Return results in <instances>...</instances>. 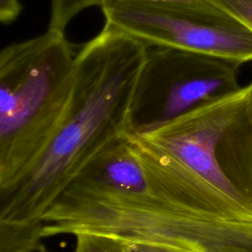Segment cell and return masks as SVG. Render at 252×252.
I'll list each match as a JSON object with an SVG mask.
<instances>
[{
    "label": "cell",
    "mask_w": 252,
    "mask_h": 252,
    "mask_svg": "<svg viewBox=\"0 0 252 252\" xmlns=\"http://www.w3.org/2000/svg\"><path fill=\"white\" fill-rule=\"evenodd\" d=\"M40 221L42 238L96 233L187 252H252V220L132 129L60 193Z\"/></svg>",
    "instance_id": "cell-1"
},
{
    "label": "cell",
    "mask_w": 252,
    "mask_h": 252,
    "mask_svg": "<svg viewBox=\"0 0 252 252\" xmlns=\"http://www.w3.org/2000/svg\"><path fill=\"white\" fill-rule=\"evenodd\" d=\"M148 46L104 24L76 52L67 116L27 173L0 192V221L38 223L60 193L131 129V104Z\"/></svg>",
    "instance_id": "cell-2"
},
{
    "label": "cell",
    "mask_w": 252,
    "mask_h": 252,
    "mask_svg": "<svg viewBox=\"0 0 252 252\" xmlns=\"http://www.w3.org/2000/svg\"><path fill=\"white\" fill-rule=\"evenodd\" d=\"M76 52L50 29L0 51V192L12 188L61 128L68 112Z\"/></svg>",
    "instance_id": "cell-3"
},
{
    "label": "cell",
    "mask_w": 252,
    "mask_h": 252,
    "mask_svg": "<svg viewBox=\"0 0 252 252\" xmlns=\"http://www.w3.org/2000/svg\"><path fill=\"white\" fill-rule=\"evenodd\" d=\"M252 82L139 133L211 184L252 220Z\"/></svg>",
    "instance_id": "cell-4"
},
{
    "label": "cell",
    "mask_w": 252,
    "mask_h": 252,
    "mask_svg": "<svg viewBox=\"0 0 252 252\" xmlns=\"http://www.w3.org/2000/svg\"><path fill=\"white\" fill-rule=\"evenodd\" d=\"M105 24L147 46H169L241 64L252 61V32L204 0H101Z\"/></svg>",
    "instance_id": "cell-5"
},
{
    "label": "cell",
    "mask_w": 252,
    "mask_h": 252,
    "mask_svg": "<svg viewBox=\"0 0 252 252\" xmlns=\"http://www.w3.org/2000/svg\"><path fill=\"white\" fill-rule=\"evenodd\" d=\"M241 63L169 46H148L131 104V129L143 132L241 87Z\"/></svg>",
    "instance_id": "cell-6"
},
{
    "label": "cell",
    "mask_w": 252,
    "mask_h": 252,
    "mask_svg": "<svg viewBox=\"0 0 252 252\" xmlns=\"http://www.w3.org/2000/svg\"><path fill=\"white\" fill-rule=\"evenodd\" d=\"M42 223H10L0 221V252L39 251Z\"/></svg>",
    "instance_id": "cell-7"
},
{
    "label": "cell",
    "mask_w": 252,
    "mask_h": 252,
    "mask_svg": "<svg viewBox=\"0 0 252 252\" xmlns=\"http://www.w3.org/2000/svg\"><path fill=\"white\" fill-rule=\"evenodd\" d=\"M101 0H50L48 28L64 31L71 20L84 10L98 6Z\"/></svg>",
    "instance_id": "cell-8"
},
{
    "label": "cell",
    "mask_w": 252,
    "mask_h": 252,
    "mask_svg": "<svg viewBox=\"0 0 252 252\" xmlns=\"http://www.w3.org/2000/svg\"><path fill=\"white\" fill-rule=\"evenodd\" d=\"M74 252H123L122 241L102 234L79 233L75 235Z\"/></svg>",
    "instance_id": "cell-9"
},
{
    "label": "cell",
    "mask_w": 252,
    "mask_h": 252,
    "mask_svg": "<svg viewBox=\"0 0 252 252\" xmlns=\"http://www.w3.org/2000/svg\"><path fill=\"white\" fill-rule=\"evenodd\" d=\"M229 15L252 32V0H204Z\"/></svg>",
    "instance_id": "cell-10"
},
{
    "label": "cell",
    "mask_w": 252,
    "mask_h": 252,
    "mask_svg": "<svg viewBox=\"0 0 252 252\" xmlns=\"http://www.w3.org/2000/svg\"><path fill=\"white\" fill-rule=\"evenodd\" d=\"M123 252H187L172 246L147 242V241H122Z\"/></svg>",
    "instance_id": "cell-11"
},
{
    "label": "cell",
    "mask_w": 252,
    "mask_h": 252,
    "mask_svg": "<svg viewBox=\"0 0 252 252\" xmlns=\"http://www.w3.org/2000/svg\"><path fill=\"white\" fill-rule=\"evenodd\" d=\"M22 4L20 0H0V21L4 25L13 23L20 15Z\"/></svg>",
    "instance_id": "cell-12"
},
{
    "label": "cell",
    "mask_w": 252,
    "mask_h": 252,
    "mask_svg": "<svg viewBox=\"0 0 252 252\" xmlns=\"http://www.w3.org/2000/svg\"><path fill=\"white\" fill-rule=\"evenodd\" d=\"M143 1H151V2H198L201 0H143Z\"/></svg>",
    "instance_id": "cell-13"
},
{
    "label": "cell",
    "mask_w": 252,
    "mask_h": 252,
    "mask_svg": "<svg viewBox=\"0 0 252 252\" xmlns=\"http://www.w3.org/2000/svg\"><path fill=\"white\" fill-rule=\"evenodd\" d=\"M39 250H40V252H48V251H46V250H45V249H44L42 246L40 247V249H39Z\"/></svg>",
    "instance_id": "cell-14"
}]
</instances>
